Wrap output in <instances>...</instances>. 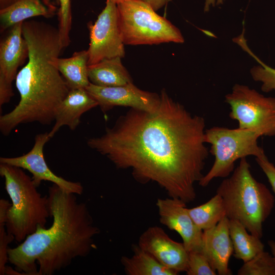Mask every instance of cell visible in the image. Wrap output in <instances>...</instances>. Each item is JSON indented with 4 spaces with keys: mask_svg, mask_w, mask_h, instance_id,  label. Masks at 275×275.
Returning <instances> with one entry per match:
<instances>
[{
    "mask_svg": "<svg viewBox=\"0 0 275 275\" xmlns=\"http://www.w3.org/2000/svg\"><path fill=\"white\" fill-rule=\"evenodd\" d=\"M225 98L230 108L229 117L237 121L238 128L254 131L260 136L275 135V98L238 84Z\"/></svg>",
    "mask_w": 275,
    "mask_h": 275,
    "instance_id": "7",
    "label": "cell"
},
{
    "mask_svg": "<svg viewBox=\"0 0 275 275\" xmlns=\"http://www.w3.org/2000/svg\"><path fill=\"white\" fill-rule=\"evenodd\" d=\"M225 0H204V12H208L211 8L219 6L222 5Z\"/></svg>",
    "mask_w": 275,
    "mask_h": 275,
    "instance_id": "29",
    "label": "cell"
},
{
    "mask_svg": "<svg viewBox=\"0 0 275 275\" xmlns=\"http://www.w3.org/2000/svg\"><path fill=\"white\" fill-rule=\"evenodd\" d=\"M57 9L46 6L42 0H18L11 6L0 10V30L3 32L26 19L43 16L52 17Z\"/></svg>",
    "mask_w": 275,
    "mask_h": 275,
    "instance_id": "16",
    "label": "cell"
},
{
    "mask_svg": "<svg viewBox=\"0 0 275 275\" xmlns=\"http://www.w3.org/2000/svg\"><path fill=\"white\" fill-rule=\"evenodd\" d=\"M148 4L155 11L165 6L170 0H141Z\"/></svg>",
    "mask_w": 275,
    "mask_h": 275,
    "instance_id": "28",
    "label": "cell"
},
{
    "mask_svg": "<svg viewBox=\"0 0 275 275\" xmlns=\"http://www.w3.org/2000/svg\"><path fill=\"white\" fill-rule=\"evenodd\" d=\"M187 275H216L206 257L200 251L188 252Z\"/></svg>",
    "mask_w": 275,
    "mask_h": 275,
    "instance_id": "25",
    "label": "cell"
},
{
    "mask_svg": "<svg viewBox=\"0 0 275 275\" xmlns=\"http://www.w3.org/2000/svg\"><path fill=\"white\" fill-rule=\"evenodd\" d=\"M6 215H0V274H5L8 260V244L15 240L13 235L8 233L6 227Z\"/></svg>",
    "mask_w": 275,
    "mask_h": 275,
    "instance_id": "26",
    "label": "cell"
},
{
    "mask_svg": "<svg viewBox=\"0 0 275 275\" xmlns=\"http://www.w3.org/2000/svg\"><path fill=\"white\" fill-rule=\"evenodd\" d=\"M0 175L12 201L7 213L6 230L21 242L38 227H45L50 216L47 196H41L32 178L20 168L1 163Z\"/></svg>",
    "mask_w": 275,
    "mask_h": 275,
    "instance_id": "4",
    "label": "cell"
},
{
    "mask_svg": "<svg viewBox=\"0 0 275 275\" xmlns=\"http://www.w3.org/2000/svg\"><path fill=\"white\" fill-rule=\"evenodd\" d=\"M90 33L88 65L104 59L124 58L125 54L119 22L117 5L106 0V5L94 23L88 24Z\"/></svg>",
    "mask_w": 275,
    "mask_h": 275,
    "instance_id": "8",
    "label": "cell"
},
{
    "mask_svg": "<svg viewBox=\"0 0 275 275\" xmlns=\"http://www.w3.org/2000/svg\"><path fill=\"white\" fill-rule=\"evenodd\" d=\"M117 5L119 22L126 45L183 43L180 31L169 20L159 15L141 0H124Z\"/></svg>",
    "mask_w": 275,
    "mask_h": 275,
    "instance_id": "5",
    "label": "cell"
},
{
    "mask_svg": "<svg viewBox=\"0 0 275 275\" xmlns=\"http://www.w3.org/2000/svg\"><path fill=\"white\" fill-rule=\"evenodd\" d=\"M237 274L275 275V260L268 252L263 251L244 262Z\"/></svg>",
    "mask_w": 275,
    "mask_h": 275,
    "instance_id": "23",
    "label": "cell"
},
{
    "mask_svg": "<svg viewBox=\"0 0 275 275\" xmlns=\"http://www.w3.org/2000/svg\"><path fill=\"white\" fill-rule=\"evenodd\" d=\"M230 236L233 246V255L237 259L246 262L264 251V245L260 238L248 232L239 221L229 219Z\"/></svg>",
    "mask_w": 275,
    "mask_h": 275,
    "instance_id": "19",
    "label": "cell"
},
{
    "mask_svg": "<svg viewBox=\"0 0 275 275\" xmlns=\"http://www.w3.org/2000/svg\"><path fill=\"white\" fill-rule=\"evenodd\" d=\"M42 1L48 7L57 9V5H59V0H42Z\"/></svg>",
    "mask_w": 275,
    "mask_h": 275,
    "instance_id": "31",
    "label": "cell"
},
{
    "mask_svg": "<svg viewBox=\"0 0 275 275\" xmlns=\"http://www.w3.org/2000/svg\"><path fill=\"white\" fill-rule=\"evenodd\" d=\"M51 138L49 132L37 134L34 145L27 153L14 157H0V163H6L26 170L32 174V179L38 187L42 181L57 185L63 190L76 195H81L84 188L79 182L66 180L53 173L45 161L43 149Z\"/></svg>",
    "mask_w": 275,
    "mask_h": 275,
    "instance_id": "10",
    "label": "cell"
},
{
    "mask_svg": "<svg viewBox=\"0 0 275 275\" xmlns=\"http://www.w3.org/2000/svg\"><path fill=\"white\" fill-rule=\"evenodd\" d=\"M138 246L177 274L187 268L188 252L183 243L171 239L158 226L147 228L140 236Z\"/></svg>",
    "mask_w": 275,
    "mask_h": 275,
    "instance_id": "12",
    "label": "cell"
},
{
    "mask_svg": "<svg viewBox=\"0 0 275 275\" xmlns=\"http://www.w3.org/2000/svg\"><path fill=\"white\" fill-rule=\"evenodd\" d=\"M246 157L216 189L222 198L226 216L241 223L251 234L261 238L262 224L270 214L274 198L267 186L257 181Z\"/></svg>",
    "mask_w": 275,
    "mask_h": 275,
    "instance_id": "3",
    "label": "cell"
},
{
    "mask_svg": "<svg viewBox=\"0 0 275 275\" xmlns=\"http://www.w3.org/2000/svg\"><path fill=\"white\" fill-rule=\"evenodd\" d=\"M134 254L130 257L123 256L121 262L128 275H177L161 264L150 254L138 245L133 248Z\"/></svg>",
    "mask_w": 275,
    "mask_h": 275,
    "instance_id": "20",
    "label": "cell"
},
{
    "mask_svg": "<svg viewBox=\"0 0 275 275\" xmlns=\"http://www.w3.org/2000/svg\"><path fill=\"white\" fill-rule=\"evenodd\" d=\"M110 1H111L112 2H113L116 4H118V3L121 2L122 1H124V0H109Z\"/></svg>",
    "mask_w": 275,
    "mask_h": 275,
    "instance_id": "34",
    "label": "cell"
},
{
    "mask_svg": "<svg viewBox=\"0 0 275 275\" xmlns=\"http://www.w3.org/2000/svg\"><path fill=\"white\" fill-rule=\"evenodd\" d=\"M156 206L159 222L179 234L188 251H200L203 231L194 223L184 201L174 198H158Z\"/></svg>",
    "mask_w": 275,
    "mask_h": 275,
    "instance_id": "13",
    "label": "cell"
},
{
    "mask_svg": "<svg viewBox=\"0 0 275 275\" xmlns=\"http://www.w3.org/2000/svg\"><path fill=\"white\" fill-rule=\"evenodd\" d=\"M88 51L74 52L71 57L59 58L57 67L70 90L86 88L91 83L88 77Z\"/></svg>",
    "mask_w": 275,
    "mask_h": 275,
    "instance_id": "18",
    "label": "cell"
},
{
    "mask_svg": "<svg viewBox=\"0 0 275 275\" xmlns=\"http://www.w3.org/2000/svg\"><path fill=\"white\" fill-rule=\"evenodd\" d=\"M60 8L58 14V31L63 47H68L70 43L69 33L72 25L70 0H59Z\"/></svg>",
    "mask_w": 275,
    "mask_h": 275,
    "instance_id": "24",
    "label": "cell"
},
{
    "mask_svg": "<svg viewBox=\"0 0 275 275\" xmlns=\"http://www.w3.org/2000/svg\"><path fill=\"white\" fill-rule=\"evenodd\" d=\"M76 194L55 184L48 188V206L51 226L38 227L21 244L8 250L9 262L25 275H52L77 257L87 256L100 233L88 208Z\"/></svg>",
    "mask_w": 275,
    "mask_h": 275,
    "instance_id": "2",
    "label": "cell"
},
{
    "mask_svg": "<svg viewBox=\"0 0 275 275\" xmlns=\"http://www.w3.org/2000/svg\"><path fill=\"white\" fill-rule=\"evenodd\" d=\"M10 28L0 42V107L8 103L14 94L12 84L17 70L28 58V44L22 35V24Z\"/></svg>",
    "mask_w": 275,
    "mask_h": 275,
    "instance_id": "9",
    "label": "cell"
},
{
    "mask_svg": "<svg viewBox=\"0 0 275 275\" xmlns=\"http://www.w3.org/2000/svg\"><path fill=\"white\" fill-rule=\"evenodd\" d=\"M17 1L18 0H0V10L11 6Z\"/></svg>",
    "mask_w": 275,
    "mask_h": 275,
    "instance_id": "32",
    "label": "cell"
},
{
    "mask_svg": "<svg viewBox=\"0 0 275 275\" xmlns=\"http://www.w3.org/2000/svg\"><path fill=\"white\" fill-rule=\"evenodd\" d=\"M98 105V102L86 88L70 90L57 110L49 136L51 139L63 126H68L71 130L76 129L82 115Z\"/></svg>",
    "mask_w": 275,
    "mask_h": 275,
    "instance_id": "15",
    "label": "cell"
},
{
    "mask_svg": "<svg viewBox=\"0 0 275 275\" xmlns=\"http://www.w3.org/2000/svg\"><path fill=\"white\" fill-rule=\"evenodd\" d=\"M256 161L266 176L271 186L272 189L275 193V167L270 162L265 154L256 157Z\"/></svg>",
    "mask_w": 275,
    "mask_h": 275,
    "instance_id": "27",
    "label": "cell"
},
{
    "mask_svg": "<svg viewBox=\"0 0 275 275\" xmlns=\"http://www.w3.org/2000/svg\"><path fill=\"white\" fill-rule=\"evenodd\" d=\"M234 42L259 63V65L251 68L250 73L255 81L262 83V91L269 92L275 90V69L264 63L252 51L246 43L244 34L235 38Z\"/></svg>",
    "mask_w": 275,
    "mask_h": 275,
    "instance_id": "22",
    "label": "cell"
},
{
    "mask_svg": "<svg viewBox=\"0 0 275 275\" xmlns=\"http://www.w3.org/2000/svg\"><path fill=\"white\" fill-rule=\"evenodd\" d=\"M86 89L104 113L121 106L153 113L160 105V95L142 90L132 82L116 87H101L90 83Z\"/></svg>",
    "mask_w": 275,
    "mask_h": 275,
    "instance_id": "11",
    "label": "cell"
},
{
    "mask_svg": "<svg viewBox=\"0 0 275 275\" xmlns=\"http://www.w3.org/2000/svg\"><path fill=\"white\" fill-rule=\"evenodd\" d=\"M268 243L270 248L271 252L273 255V257L275 260V242L272 240H270L268 242Z\"/></svg>",
    "mask_w": 275,
    "mask_h": 275,
    "instance_id": "33",
    "label": "cell"
},
{
    "mask_svg": "<svg viewBox=\"0 0 275 275\" xmlns=\"http://www.w3.org/2000/svg\"><path fill=\"white\" fill-rule=\"evenodd\" d=\"M260 135L256 132L239 128L230 129L214 126L205 130L204 140L210 145L209 153L214 157L208 172L199 182L207 186L215 178H227L234 169L238 159L248 156L259 157L265 155L258 144Z\"/></svg>",
    "mask_w": 275,
    "mask_h": 275,
    "instance_id": "6",
    "label": "cell"
},
{
    "mask_svg": "<svg viewBox=\"0 0 275 275\" xmlns=\"http://www.w3.org/2000/svg\"><path fill=\"white\" fill-rule=\"evenodd\" d=\"M229 221V219L225 216L215 226L203 231L200 252L219 275L232 274L229 262L234 250Z\"/></svg>",
    "mask_w": 275,
    "mask_h": 275,
    "instance_id": "14",
    "label": "cell"
},
{
    "mask_svg": "<svg viewBox=\"0 0 275 275\" xmlns=\"http://www.w3.org/2000/svg\"><path fill=\"white\" fill-rule=\"evenodd\" d=\"M153 113L131 108L99 137L87 140L118 169H130L142 184L157 183L170 197L186 204L196 198L209 150L205 121L192 115L162 89Z\"/></svg>",
    "mask_w": 275,
    "mask_h": 275,
    "instance_id": "1",
    "label": "cell"
},
{
    "mask_svg": "<svg viewBox=\"0 0 275 275\" xmlns=\"http://www.w3.org/2000/svg\"><path fill=\"white\" fill-rule=\"evenodd\" d=\"M188 211L194 223L202 231L215 226L226 216L222 198L217 194L208 202L200 206L188 208Z\"/></svg>",
    "mask_w": 275,
    "mask_h": 275,
    "instance_id": "21",
    "label": "cell"
},
{
    "mask_svg": "<svg viewBox=\"0 0 275 275\" xmlns=\"http://www.w3.org/2000/svg\"><path fill=\"white\" fill-rule=\"evenodd\" d=\"M5 274L7 275H24V274L20 271L15 270L11 267L6 266L5 270Z\"/></svg>",
    "mask_w": 275,
    "mask_h": 275,
    "instance_id": "30",
    "label": "cell"
},
{
    "mask_svg": "<svg viewBox=\"0 0 275 275\" xmlns=\"http://www.w3.org/2000/svg\"><path fill=\"white\" fill-rule=\"evenodd\" d=\"M88 72L90 82L98 86L116 87L132 82L120 57L104 59L88 65Z\"/></svg>",
    "mask_w": 275,
    "mask_h": 275,
    "instance_id": "17",
    "label": "cell"
}]
</instances>
